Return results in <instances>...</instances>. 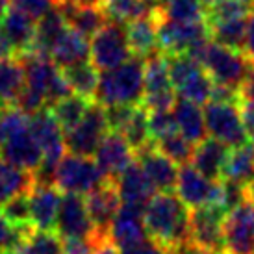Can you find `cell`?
Returning a JSON list of instances; mask_svg holds the SVG:
<instances>
[{
    "label": "cell",
    "instance_id": "obj_26",
    "mask_svg": "<svg viewBox=\"0 0 254 254\" xmlns=\"http://www.w3.org/2000/svg\"><path fill=\"white\" fill-rule=\"evenodd\" d=\"M160 6L162 0H102V9L108 21L123 22V24H128L139 17L158 13Z\"/></svg>",
    "mask_w": 254,
    "mask_h": 254
},
{
    "label": "cell",
    "instance_id": "obj_8",
    "mask_svg": "<svg viewBox=\"0 0 254 254\" xmlns=\"http://www.w3.org/2000/svg\"><path fill=\"white\" fill-rule=\"evenodd\" d=\"M202 113H204L206 132L210 134V137L225 143L230 148L247 143L249 134L243 128L236 104H223V102L210 100Z\"/></svg>",
    "mask_w": 254,
    "mask_h": 254
},
{
    "label": "cell",
    "instance_id": "obj_41",
    "mask_svg": "<svg viewBox=\"0 0 254 254\" xmlns=\"http://www.w3.org/2000/svg\"><path fill=\"white\" fill-rule=\"evenodd\" d=\"M32 230L34 228L13 226L0 212V254H13L24 243Z\"/></svg>",
    "mask_w": 254,
    "mask_h": 254
},
{
    "label": "cell",
    "instance_id": "obj_45",
    "mask_svg": "<svg viewBox=\"0 0 254 254\" xmlns=\"http://www.w3.org/2000/svg\"><path fill=\"white\" fill-rule=\"evenodd\" d=\"M119 254H167V251H165L162 245H158L154 240L147 238V240L139 241V243H135V245L119 249Z\"/></svg>",
    "mask_w": 254,
    "mask_h": 254
},
{
    "label": "cell",
    "instance_id": "obj_35",
    "mask_svg": "<svg viewBox=\"0 0 254 254\" xmlns=\"http://www.w3.org/2000/svg\"><path fill=\"white\" fill-rule=\"evenodd\" d=\"M64 76L67 80V84L71 85V91L74 95H80L87 100L95 99L99 74H97V69L93 67V64L85 62V64L67 67V69H64Z\"/></svg>",
    "mask_w": 254,
    "mask_h": 254
},
{
    "label": "cell",
    "instance_id": "obj_25",
    "mask_svg": "<svg viewBox=\"0 0 254 254\" xmlns=\"http://www.w3.org/2000/svg\"><path fill=\"white\" fill-rule=\"evenodd\" d=\"M60 9L67 21V26L76 30L78 34H82L87 39L95 36L108 22L102 7H78L67 2H60Z\"/></svg>",
    "mask_w": 254,
    "mask_h": 254
},
{
    "label": "cell",
    "instance_id": "obj_44",
    "mask_svg": "<svg viewBox=\"0 0 254 254\" xmlns=\"http://www.w3.org/2000/svg\"><path fill=\"white\" fill-rule=\"evenodd\" d=\"M58 4H60V0H11V7L21 9L22 13H26L36 22Z\"/></svg>",
    "mask_w": 254,
    "mask_h": 254
},
{
    "label": "cell",
    "instance_id": "obj_28",
    "mask_svg": "<svg viewBox=\"0 0 254 254\" xmlns=\"http://www.w3.org/2000/svg\"><path fill=\"white\" fill-rule=\"evenodd\" d=\"M67 28H69L67 21H65L64 13L60 9V4H58L56 7H52L49 13H45L36 22V37H34V45L30 50L50 56V49L54 47V43L62 37V34Z\"/></svg>",
    "mask_w": 254,
    "mask_h": 254
},
{
    "label": "cell",
    "instance_id": "obj_56",
    "mask_svg": "<svg viewBox=\"0 0 254 254\" xmlns=\"http://www.w3.org/2000/svg\"><path fill=\"white\" fill-rule=\"evenodd\" d=\"M251 145H253V148H254V132L251 134Z\"/></svg>",
    "mask_w": 254,
    "mask_h": 254
},
{
    "label": "cell",
    "instance_id": "obj_36",
    "mask_svg": "<svg viewBox=\"0 0 254 254\" xmlns=\"http://www.w3.org/2000/svg\"><path fill=\"white\" fill-rule=\"evenodd\" d=\"M119 134L125 135L128 145L134 148V152H139L141 148L152 145L150 130H148V112L143 106H135L128 123Z\"/></svg>",
    "mask_w": 254,
    "mask_h": 254
},
{
    "label": "cell",
    "instance_id": "obj_37",
    "mask_svg": "<svg viewBox=\"0 0 254 254\" xmlns=\"http://www.w3.org/2000/svg\"><path fill=\"white\" fill-rule=\"evenodd\" d=\"M13 254H64V241L54 232L32 230Z\"/></svg>",
    "mask_w": 254,
    "mask_h": 254
},
{
    "label": "cell",
    "instance_id": "obj_24",
    "mask_svg": "<svg viewBox=\"0 0 254 254\" xmlns=\"http://www.w3.org/2000/svg\"><path fill=\"white\" fill-rule=\"evenodd\" d=\"M127 36L132 54L145 60L158 49V13L139 17L127 24Z\"/></svg>",
    "mask_w": 254,
    "mask_h": 254
},
{
    "label": "cell",
    "instance_id": "obj_33",
    "mask_svg": "<svg viewBox=\"0 0 254 254\" xmlns=\"http://www.w3.org/2000/svg\"><path fill=\"white\" fill-rule=\"evenodd\" d=\"M160 15L177 22H204L208 7L200 0H162Z\"/></svg>",
    "mask_w": 254,
    "mask_h": 254
},
{
    "label": "cell",
    "instance_id": "obj_22",
    "mask_svg": "<svg viewBox=\"0 0 254 254\" xmlns=\"http://www.w3.org/2000/svg\"><path fill=\"white\" fill-rule=\"evenodd\" d=\"M50 58L60 69L85 64L89 62V39L78 34L76 30L67 28L50 49Z\"/></svg>",
    "mask_w": 254,
    "mask_h": 254
},
{
    "label": "cell",
    "instance_id": "obj_53",
    "mask_svg": "<svg viewBox=\"0 0 254 254\" xmlns=\"http://www.w3.org/2000/svg\"><path fill=\"white\" fill-rule=\"evenodd\" d=\"M95 254H119V249H115L110 241H106V243H102L100 247H97Z\"/></svg>",
    "mask_w": 254,
    "mask_h": 254
},
{
    "label": "cell",
    "instance_id": "obj_47",
    "mask_svg": "<svg viewBox=\"0 0 254 254\" xmlns=\"http://www.w3.org/2000/svg\"><path fill=\"white\" fill-rule=\"evenodd\" d=\"M238 112H240V117H241V123H243L245 132L251 135L254 132V100L240 99Z\"/></svg>",
    "mask_w": 254,
    "mask_h": 254
},
{
    "label": "cell",
    "instance_id": "obj_1",
    "mask_svg": "<svg viewBox=\"0 0 254 254\" xmlns=\"http://www.w3.org/2000/svg\"><path fill=\"white\" fill-rule=\"evenodd\" d=\"M190 212L175 193H156L143 208L148 238L165 251H177L190 245Z\"/></svg>",
    "mask_w": 254,
    "mask_h": 254
},
{
    "label": "cell",
    "instance_id": "obj_29",
    "mask_svg": "<svg viewBox=\"0 0 254 254\" xmlns=\"http://www.w3.org/2000/svg\"><path fill=\"white\" fill-rule=\"evenodd\" d=\"M24 87V69L19 58L0 60V106H15Z\"/></svg>",
    "mask_w": 254,
    "mask_h": 254
},
{
    "label": "cell",
    "instance_id": "obj_40",
    "mask_svg": "<svg viewBox=\"0 0 254 254\" xmlns=\"http://www.w3.org/2000/svg\"><path fill=\"white\" fill-rule=\"evenodd\" d=\"M0 212L4 213V217H6L13 226L34 228V226H32V217H30L28 193H22V195H17V197L9 198L6 204L0 208Z\"/></svg>",
    "mask_w": 254,
    "mask_h": 254
},
{
    "label": "cell",
    "instance_id": "obj_43",
    "mask_svg": "<svg viewBox=\"0 0 254 254\" xmlns=\"http://www.w3.org/2000/svg\"><path fill=\"white\" fill-rule=\"evenodd\" d=\"M148 130H150V137L152 143L162 139L165 135L177 132V125H175V117L171 110L165 112H148Z\"/></svg>",
    "mask_w": 254,
    "mask_h": 254
},
{
    "label": "cell",
    "instance_id": "obj_48",
    "mask_svg": "<svg viewBox=\"0 0 254 254\" xmlns=\"http://www.w3.org/2000/svg\"><path fill=\"white\" fill-rule=\"evenodd\" d=\"M243 54L254 62V11L247 17V32H245V43H243Z\"/></svg>",
    "mask_w": 254,
    "mask_h": 254
},
{
    "label": "cell",
    "instance_id": "obj_38",
    "mask_svg": "<svg viewBox=\"0 0 254 254\" xmlns=\"http://www.w3.org/2000/svg\"><path fill=\"white\" fill-rule=\"evenodd\" d=\"M156 148L165 154L169 160L177 163V165H186V163L191 162L193 158V150H195V145L190 143L184 135H180L178 132H173V134L165 135L162 139H158L154 143Z\"/></svg>",
    "mask_w": 254,
    "mask_h": 254
},
{
    "label": "cell",
    "instance_id": "obj_11",
    "mask_svg": "<svg viewBox=\"0 0 254 254\" xmlns=\"http://www.w3.org/2000/svg\"><path fill=\"white\" fill-rule=\"evenodd\" d=\"M210 37L208 22H177L163 19L158 11V49L165 56H180L200 39Z\"/></svg>",
    "mask_w": 254,
    "mask_h": 254
},
{
    "label": "cell",
    "instance_id": "obj_34",
    "mask_svg": "<svg viewBox=\"0 0 254 254\" xmlns=\"http://www.w3.org/2000/svg\"><path fill=\"white\" fill-rule=\"evenodd\" d=\"M89 104H91V100H87L84 97L72 93L69 97L58 100L56 104H52L50 106V113L54 115V119L62 127V130L69 132L71 128H74L82 121V117L85 115Z\"/></svg>",
    "mask_w": 254,
    "mask_h": 254
},
{
    "label": "cell",
    "instance_id": "obj_17",
    "mask_svg": "<svg viewBox=\"0 0 254 254\" xmlns=\"http://www.w3.org/2000/svg\"><path fill=\"white\" fill-rule=\"evenodd\" d=\"M30 198V217L34 230L43 232H54L56 228V215L60 208V190L56 186H39L34 184V188L28 193Z\"/></svg>",
    "mask_w": 254,
    "mask_h": 254
},
{
    "label": "cell",
    "instance_id": "obj_51",
    "mask_svg": "<svg viewBox=\"0 0 254 254\" xmlns=\"http://www.w3.org/2000/svg\"><path fill=\"white\" fill-rule=\"evenodd\" d=\"M78 7H102V0H60Z\"/></svg>",
    "mask_w": 254,
    "mask_h": 254
},
{
    "label": "cell",
    "instance_id": "obj_27",
    "mask_svg": "<svg viewBox=\"0 0 254 254\" xmlns=\"http://www.w3.org/2000/svg\"><path fill=\"white\" fill-rule=\"evenodd\" d=\"M221 180H232V182L251 186L254 180V148L251 143L234 147L228 150L223 169Z\"/></svg>",
    "mask_w": 254,
    "mask_h": 254
},
{
    "label": "cell",
    "instance_id": "obj_9",
    "mask_svg": "<svg viewBox=\"0 0 254 254\" xmlns=\"http://www.w3.org/2000/svg\"><path fill=\"white\" fill-rule=\"evenodd\" d=\"M175 190H177V197L190 210H195L200 206L221 208V180H210L202 177L191 163L180 165Z\"/></svg>",
    "mask_w": 254,
    "mask_h": 254
},
{
    "label": "cell",
    "instance_id": "obj_12",
    "mask_svg": "<svg viewBox=\"0 0 254 254\" xmlns=\"http://www.w3.org/2000/svg\"><path fill=\"white\" fill-rule=\"evenodd\" d=\"M54 230L62 240H95V226L82 195H62Z\"/></svg>",
    "mask_w": 254,
    "mask_h": 254
},
{
    "label": "cell",
    "instance_id": "obj_42",
    "mask_svg": "<svg viewBox=\"0 0 254 254\" xmlns=\"http://www.w3.org/2000/svg\"><path fill=\"white\" fill-rule=\"evenodd\" d=\"M253 7L245 6L240 0H217L213 6L208 7L206 22L225 21V19H243L253 13Z\"/></svg>",
    "mask_w": 254,
    "mask_h": 254
},
{
    "label": "cell",
    "instance_id": "obj_18",
    "mask_svg": "<svg viewBox=\"0 0 254 254\" xmlns=\"http://www.w3.org/2000/svg\"><path fill=\"white\" fill-rule=\"evenodd\" d=\"M0 158L19 169L34 173L43 162V150L34 139L30 128H26L0 147Z\"/></svg>",
    "mask_w": 254,
    "mask_h": 254
},
{
    "label": "cell",
    "instance_id": "obj_39",
    "mask_svg": "<svg viewBox=\"0 0 254 254\" xmlns=\"http://www.w3.org/2000/svg\"><path fill=\"white\" fill-rule=\"evenodd\" d=\"M30 125V117L17 106H0V147L17 134L24 132Z\"/></svg>",
    "mask_w": 254,
    "mask_h": 254
},
{
    "label": "cell",
    "instance_id": "obj_5",
    "mask_svg": "<svg viewBox=\"0 0 254 254\" xmlns=\"http://www.w3.org/2000/svg\"><path fill=\"white\" fill-rule=\"evenodd\" d=\"M251 64L253 62L241 50L228 49L213 41H210L202 60V67L210 74L213 84H223L234 89L241 87L251 69Z\"/></svg>",
    "mask_w": 254,
    "mask_h": 254
},
{
    "label": "cell",
    "instance_id": "obj_31",
    "mask_svg": "<svg viewBox=\"0 0 254 254\" xmlns=\"http://www.w3.org/2000/svg\"><path fill=\"white\" fill-rule=\"evenodd\" d=\"M143 78H145V95L173 89L169 76V60L163 52L156 50L143 60Z\"/></svg>",
    "mask_w": 254,
    "mask_h": 254
},
{
    "label": "cell",
    "instance_id": "obj_20",
    "mask_svg": "<svg viewBox=\"0 0 254 254\" xmlns=\"http://www.w3.org/2000/svg\"><path fill=\"white\" fill-rule=\"evenodd\" d=\"M0 26L13 52L22 54L32 49L36 37V21L30 19L26 13H22L21 9L9 7L0 19Z\"/></svg>",
    "mask_w": 254,
    "mask_h": 254
},
{
    "label": "cell",
    "instance_id": "obj_19",
    "mask_svg": "<svg viewBox=\"0 0 254 254\" xmlns=\"http://www.w3.org/2000/svg\"><path fill=\"white\" fill-rule=\"evenodd\" d=\"M113 184L117 188V193H119L123 204L145 206L156 195L154 186L148 180L145 171L141 169V165L137 162L130 163Z\"/></svg>",
    "mask_w": 254,
    "mask_h": 254
},
{
    "label": "cell",
    "instance_id": "obj_2",
    "mask_svg": "<svg viewBox=\"0 0 254 254\" xmlns=\"http://www.w3.org/2000/svg\"><path fill=\"white\" fill-rule=\"evenodd\" d=\"M143 95H145L143 60L132 56L127 64L100 72L93 100L104 108L115 104L137 106L143 100Z\"/></svg>",
    "mask_w": 254,
    "mask_h": 254
},
{
    "label": "cell",
    "instance_id": "obj_23",
    "mask_svg": "<svg viewBox=\"0 0 254 254\" xmlns=\"http://www.w3.org/2000/svg\"><path fill=\"white\" fill-rule=\"evenodd\" d=\"M173 117L177 125V132L184 135L186 139L193 145H198L206 139V125H204V113L198 104H193L190 100L177 99L173 106Z\"/></svg>",
    "mask_w": 254,
    "mask_h": 254
},
{
    "label": "cell",
    "instance_id": "obj_14",
    "mask_svg": "<svg viewBox=\"0 0 254 254\" xmlns=\"http://www.w3.org/2000/svg\"><path fill=\"white\" fill-rule=\"evenodd\" d=\"M93 156H95L97 167L106 178V182H115L121 173L130 163L135 162L134 148L128 145L125 135L119 132H112V130H108V134L102 137V141Z\"/></svg>",
    "mask_w": 254,
    "mask_h": 254
},
{
    "label": "cell",
    "instance_id": "obj_46",
    "mask_svg": "<svg viewBox=\"0 0 254 254\" xmlns=\"http://www.w3.org/2000/svg\"><path fill=\"white\" fill-rule=\"evenodd\" d=\"M97 247L93 240H64V254H95Z\"/></svg>",
    "mask_w": 254,
    "mask_h": 254
},
{
    "label": "cell",
    "instance_id": "obj_55",
    "mask_svg": "<svg viewBox=\"0 0 254 254\" xmlns=\"http://www.w3.org/2000/svg\"><path fill=\"white\" fill-rule=\"evenodd\" d=\"M200 2H202V4H204L206 7H210V6H213V4L217 2V0H200Z\"/></svg>",
    "mask_w": 254,
    "mask_h": 254
},
{
    "label": "cell",
    "instance_id": "obj_16",
    "mask_svg": "<svg viewBox=\"0 0 254 254\" xmlns=\"http://www.w3.org/2000/svg\"><path fill=\"white\" fill-rule=\"evenodd\" d=\"M135 156H137V163L141 165V169L145 171V175L152 182L158 193L175 190L178 178V165L165 154H162L154 143L135 152Z\"/></svg>",
    "mask_w": 254,
    "mask_h": 254
},
{
    "label": "cell",
    "instance_id": "obj_32",
    "mask_svg": "<svg viewBox=\"0 0 254 254\" xmlns=\"http://www.w3.org/2000/svg\"><path fill=\"white\" fill-rule=\"evenodd\" d=\"M208 28H210V39L213 43L243 52L245 32H247V17L208 22Z\"/></svg>",
    "mask_w": 254,
    "mask_h": 254
},
{
    "label": "cell",
    "instance_id": "obj_54",
    "mask_svg": "<svg viewBox=\"0 0 254 254\" xmlns=\"http://www.w3.org/2000/svg\"><path fill=\"white\" fill-rule=\"evenodd\" d=\"M9 7H11V0H0V19L4 17V13Z\"/></svg>",
    "mask_w": 254,
    "mask_h": 254
},
{
    "label": "cell",
    "instance_id": "obj_52",
    "mask_svg": "<svg viewBox=\"0 0 254 254\" xmlns=\"http://www.w3.org/2000/svg\"><path fill=\"white\" fill-rule=\"evenodd\" d=\"M167 254H212V253L200 251V249L193 247V245H186V247L177 249V251H167Z\"/></svg>",
    "mask_w": 254,
    "mask_h": 254
},
{
    "label": "cell",
    "instance_id": "obj_21",
    "mask_svg": "<svg viewBox=\"0 0 254 254\" xmlns=\"http://www.w3.org/2000/svg\"><path fill=\"white\" fill-rule=\"evenodd\" d=\"M228 150L230 148L226 147L225 143L217 141L213 137H206L204 141L195 145L193 158L190 163L202 177L210 178V180H221Z\"/></svg>",
    "mask_w": 254,
    "mask_h": 254
},
{
    "label": "cell",
    "instance_id": "obj_50",
    "mask_svg": "<svg viewBox=\"0 0 254 254\" xmlns=\"http://www.w3.org/2000/svg\"><path fill=\"white\" fill-rule=\"evenodd\" d=\"M13 54V50L9 47V43H7L6 36H4V32H2V26H0V60H6Z\"/></svg>",
    "mask_w": 254,
    "mask_h": 254
},
{
    "label": "cell",
    "instance_id": "obj_15",
    "mask_svg": "<svg viewBox=\"0 0 254 254\" xmlns=\"http://www.w3.org/2000/svg\"><path fill=\"white\" fill-rule=\"evenodd\" d=\"M143 208L145 206L121 204L119 212L108 230V241L115 249L130 247L148 238L145 221H143Z\"/></svg>",
    "mask_w": 254,
    "mask_h": 254
},
{
    "label": "cell",
    "instance_id": "obj_10",
    "mask_svg": "<svg viewBox=\"0 0 254 254\" xmlns=\"http://www.w3.org/2000/svg\"><path fill=\"white\" fill-rule=\"evenodd\" d=\"M223 240L225 254H254V198L226 213Z\"/></svg>",
    "mask_w": 254,
    "mask_h": 254
},
{
    "label": "cell",
    "instance_id": "obj_57",
    "mask_svg": "<svg viewBox=\"0 0 254 254\" xmlns=\"http://www.w3.org/2000/svg\"><path fill=\"white\" fill-rule=\"evenodd\" d=\"M251 191H253V198H254V180H253V184H251Z\"/></svg>",
    "mask_w": 254,
    "mask_h": 254
},
{
    "label": "cell",
    "instance_id": "obj_4",
    "mask_svg": "<svg viewBox=\"0 0 254 254\" xmlns=\"http://www.w3.org/2000/svg\"><path fill=\"white\" fill-rule=\"evenodd\" d=\"M106 182L95 160L85 156L65 154L54 171V186L64 193L87 195Z\"/></svg>",
    "mask_w": 254,
    "mask_h": 254
},
{
    "label": "cell",
    "instance_id": "obj_3",
    "mask_svg": "<svg viewBox=\"0 0 254 254\" xmlns=\"http://www.w3.org/2000/svg\"><path fill=\"white\" fill-rule=\"evenodd\" d=\"M132 54L127 36V24L108 21L89 43V60L97 71H110L127 64Z\"/></svg>",
    "mask_w": 254,
    "mask_h": 254
},
{
    "label": "cell",
    "instance_id": "obj_49",
    "mask_svg": "<svg viewBox=\"0 0 254 254\" xmlns=\"http://www.w3.org/2000/svg\"><path fill=\"white\" fill-rule=\"evenodd\" d=\"M240 97L247 100H254V62L251 64V69H249L247 76H245L240 87Z\"/></svg>",
    "mask_w": 254,
    "mask_h": 254
},
{
    "label": "cell",
    "instance_id": "obj_7",
    "mask_svg": "<svg viewBox=\"0 0 254 254\" xmlns=\"http://www.w3.org/2000/svg\"><path fill=\"white\" fill-rule=\"evenodd\" d=\"M219 206H200L190 212V245L212 254H225L223 221Z\"/></svg>",
    "mask_w": 254,
    "mask_h": 254
},
{
    "label": "cell",
    "instance_id": "obj_6",
    "mask_svg": "<svg viewBox=\"0 0 254 254\" xmlns=\"http://www.w3.org/2000/svg\"><path fill=\"white\" fill-rule=\"evenodd\" d=\"M108 130L110 128H108L104 106L91 102L82 121L69 132H65V148L69 150V154L91 158L102 137L108 134Z\"/></svg>",
    "mask_w": 254,
    "mask_h": 254
},
{
    "label": "cell",
    "instance_id": "obj_30",
    "mask_svg": "<svg viewBox=\"0 0 254 254\" xmlns=\"http://www.w3.org/2000/svg\"><path fill=\"white\" fill-rule=\"evenodd\" d=\"M32 188H34L32 173L19 169L0 158V208L9 198L22 195V193H30Z\"/></svg>",
    "mask_w": 254,
    "mask_h": 254
},
{
    "label": "cell",
    "instance_id": "obj_13",
    "mask_svg": "<svg viewBox=\"0 0 254 254\" xmlns=\"http://www.w3.org/2000/svg\"><path fill=\"white\" fill-rule=\"evenodd\" d=\"M87 213L95 226V243L102 245L108 241V230L121 208V197L113 182H104L97 190L84 197Z\"/></svg>",
    "mask_w": 254,
    "mask_h": 254
}]
</instances>
